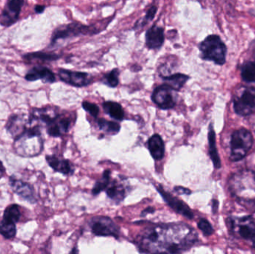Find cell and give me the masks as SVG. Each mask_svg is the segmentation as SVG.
Returning <instances> with one entry per match:
<instances>
[{"label":"cell","mask_w":255,"mask_h":254,"mask_svg":"<svg viewBox=\"0 0 255 254\" xmlns=\"http://www.w3.org/2000/svg\"><path fill=\"white\" fill-rule=\"evenodd\" d=\"M198 240L197 233L188 225H160L145 231L138 249L142 254H181Z\"/></svg>","instance_id":"6da1fadb"},{"label":"cell","mask_w":255,"mask_h":254,"mask_svg":"<svg viewBox=\"0 0 255 254\" xmlns=\"http://www.w3.org/2000/svg\"><path fill=\"white\" fill-rule=\"evenodd\" d=\"M13 151L19 157L34 158L43 152V139L39 125H31L17 138L13 145Z\"/></svg>","instance_id":"7a4b0ae2"},{"label":"cell","mask_w":255,"mask_h":254,"mask_svg":"<svg viewBox=\"0 0 255 254\" xmlns=\"http://www.w3.org/2000/svg\"><path fill=\"white\" fill-rule=\"evenodd\" d=\"M231 192L243 202L255 201V174L250 170L235 173L229 180Z\"/></svg>","instance_id":"3957f363"},{"label":"cell","mask_w":255,"mask_h":254,"mask_svg":"<svg viewBox=\"0 0 255 254\" xmlns=\"http://www.w3.org/2000/svg\"><path fill=\"white\" fill-rule=\"evenodd\" d=\"M199 47L202 59L213 61L218 65H223L226 63L227 48L218 35L208 36Z\"/></svg>","instance_id":"277c9868"},{"label":"cell","mask_w":255,"mask_h":254,"mask_svg":"<svg viewBox=\"0 0 255 254\" xmlns=\"http://www.w3.org/2000/svg\"><path fill=\"white\" fill-rule=\"evenodd\" d=\"M253 145L252 133L246 128H240L234 131L231 138V161H241L247 156Z\"/></svg>","instance_id":"5b68a950"},{"label":"cell","mask_w":255,"mask_h":254,"mask_svg":"<svg viewBox=\"0 0 255 254\" xmlns=\"http://www.w3.org/2000/svg\"><path fill=\"white\" fill-rule=\"evenodd\" d=\"M234 109L238 115L250 116L255 112V88L243 86L235 91Z\"/></svg>","instance_id":"8992f818"},{"label":"cell","mask_w":255,"mask_h":254,"mask_svg":"<svg viewBox=\"0 0 255 254\" xmlns=\"http://www.w3.org/2000/svg\"><path fill=\"white\" fill-rule=\"evenodd\" d=\"M94 30L96 29H94L91 27L82 25L79 22H72L67 25H61L55 28V31L52 33L50 46L54 47L61 40L65 41L73 37H79L82 34L85 35L88 34H95L93 32Z\"/></svg>","instance_id":"52a82bcc"},{"label":"cell","mask_w":255,"mask_h":254,"mask_svg":"<svg viewBox=\"0 0 255 254\" xmlns=\"http://www.w3.org/2000/svg\"><path fill=\"white\" fill-rule=\"evenodd\" d=\"M231 225L232 232L238 238L255 245V220L252 216L232 218Z\"/></svg>","instance_id":"ba28073f"},{"label":"cell","mask_w":255,"mask_h":254,"mask_svg":"<svg viewBox=\"0 0 255 254\" xmlns=\"http://www.w3.org/2000/svg\"><path fill=\"white\" fill-rule=\"evenodd\" d=\"M90 226L93 234L97 237H112L118 239L121 235L119 226L109 217L93 218L90 222Z\"/></svg>","instance_id":"9c48e42d"},{"label":"cell","mask_w":255,"mask_h":254,"mask_svg":"<svg viewBox=\"0 0 255 254\" xmlns=\"http://www.w3.org/2000/svg\"><path fill=\"white\" fill-rule=\"evenodd\" d=\"M175 91L169 86L163 84L159 85L153 90L151 100L153 102L162 110L172 109L176 104Z\"/></svg>","instance_id":"30bf717a"},{"label":"cell","mask_w":255,"mask_h":254,"mask_svg":"<svg viewBox=\"0 0 255 254\" xmlns=\"http://www.w3.org/2000/svg\"><path fill=\"white\" fill-rule=\"evenodd\" d=\"M58 74L63 82L76 87H84L91 85L93 82V76L83 72L60 69Z\"/></svg>","instance_id":"8fae6325"},{"label":"cell","mask_w":255,"mask_h":254,"mask_svg":"<svg viewBox=\"0 0 255 254\" xmlns=\"http://www.w3.org/2000/svg\"><path fill=\"white\" fill-rule=\"evenodd\" d=\"M156 189L160 193V196L163 198V201L168 204L169 207L172 209L175 213L184 216L189 219H193L194 217L191 209L184 201L178 199L176 197L173 196L172 194L169 193L163 189L161 185L156 186Z\"/></svg>","instance_id":"7c38bea8"},{"label":"cell","mask_w":255,"mask_h":254,"mask_svg":"<svg viewBox=\"0 0 255 254\" xmlns=\"http://www.w3.org/2000/svg\"><path fill=\"white\" fill-rule=\"evenodd\" d=\"M24 4L22 0H10L6 2L1 13H0V25L9 27L16 23L20 14Z\"/></svg>","instance_id":"4fadbf2b"},{"label":"cell","mask_w":255,"mask_h":254,"mask_svg":"<svg viewBox=\"0 0 255 254\" xmlns=\"http://www.w3.org/2000/svg\"><path fill=\"white\" fill-rule=\"evenodd\" d=\"M9 185L13 192L16 193L18 196L20 197L24 201L31 204L37 203L35 190L30 183L23 181L20 179L16 178L14 176L12 175L9 177Z\"/></svg>","instance_id":"5bb4252c"},{"label":"cell","mask_w":255,"mask_h":254,"mask_svg":"<svg viewBox=\"0 0 255 254\" xmlns=\"http://www.w3.org/2000/svg\"><path fill=\"white\" fill-rule=\"evenodd\" d=\"M72 119L59 113L50 123L46 125V132L52 137H60L70 131Z\"/></svg>","instance_id":"9a60e30c"},{"label":"cell","mask_w":255,"mask_h":254,"mask_svg":"<svg viewBox=\"0 0 255 254\" xmlns=\"http://www.w3.org/2000/svg\"><path fill=\"white\" fill-rule=\"evenodd\" d=\"M29 125V118L27 119L23 114H12L5 124V129L10 137L17 138L24 131H26L27 125Z\"/></svg>","instance_id":"2e32d148"},{"label":"cell","mask_w":255,"mask_h":254,"mask_svg":"<svg viewBox=\"0 0 255 254\" xmlns=\"http://www.w3.org/2000/svg\"><path fill=\"white\" fill-rule=\"evenodd\" d=\"M164 31L162 27L154 25L145 33V46L148 49H160L164 43Z\"/></svg>","instance_id":"e0dca14e"},{"label":"cell","mask_w":255,"mask_h":254,"mask_svg":"<svg viewBox=\"0 0 255 254\" xmlns=\"http://www.w3.org/2000/svg\"><path fill=\"white\" fill-rule=\"evenodd\" d=\"M25 80L28 82L42 80L45 84H52L56 81L55 76L52 70L43 66H35L27 73L25 76Z\"/></svg>","instance_id":"ac0fdd59"},{"label":"cell","mask_w":255,"mask_h":254,"mask_svg":"<svg viewBox=\"0 0 255 254\" xmlns=\"http://www.w3.org/2000/svg\"><path fill=\"white\" fill-rule=\"evenodd\" d=\"M46 161L48 165L56 172L64 175H71L74 172V169L68 160L62 159L55 155H46Z\"/></svg>","instance_id":"d6986e66"},{"label":"cell","mask_w":255,"mask_h":254,"mask_svg":"<svg viewBox=\"0 0 255 254\" xmlns=\"http://www.w3.org/2000/svg\"><path fill=\"white\" fill-rule=\"evenodd\" d=\"M150 155L154 161H161L164 158L165 145L163 139L159 134H153L147 142Z\"/></svg>","instance_id":"ffe728a7"},{"label":"cell","mask_w":255,"mask_h":254,"mask_svg":"<svg viewBox=\"0 0 255 254\" xmlns=\"http://www.w3.org/2000/svg\"><path fill=\"white\" fill-rule=\"evenodd\" d=\"M161 78L164 82L165 85L169 86L175 92L181 90V88L185 85L187 81L190 79V76L182 74V73L168 75L167 76H163Z\"/></svg>","instance_id":"44dd1931"},{"label":"cell","mask_w":255,"mask_h":254,"mask_svg":"<svg viewBox=\"0 0 255 254\" xmlns=\"http://www.w3.org/2000/svg\"><path fill=\"white\" fill-rule=\"evenodd\" d=\"M103 110L111 118L118 121H123L125 118V112L121 104L116 101H107L103 104Z\"/></svg>","instance_id":"7402d4cb"},{"label":"cell","mask_w":255,"mask_h":254,"mask_svg":"<svg viewBox=\"0 0 255 254\" xmlns=\"http://www.w3.org/2000/svg\"><path fill=\"white\" fill-rule=\"evenodd\" d=\"M208 142H209V155L212 160L213 164L216 169L221 167V161L217 152L216 146V135L212 125H210L209 133H208Z\"/></svg>","instance_id":"603a6c76"},{"label":"cell","mask_w":255,"mask_h":254,"mask_svg":"<svg viewBox=\"0 0 255 254\" xmlns=\"http://www.w3.org/2000/svg\"><path fill=\"white\" fill-rule=\"evenodd\" d=\"M106 194L109 198L115 201L118 204L122 202L127 196L125 188L122 185L118 184L116 182H113L112 184H109L106 189Z\"/></svg>","instance_id":"cb8c5ba5"},{"label":"cell","mask_w":255,"mask_h":254,"mask_svg":"<svg viewBox=\"0 0 255 254\" xmlns=\"http://www.w3.org/2000/svg\"><path fill=\"white\" fill-rule=\"evenodd\" d=\"M59 58V55L56 54L46 53L42 52H31L23 56L24 61L28 64H33L37 61H57Z\"/></svg>","instance_id":"d4e9b609"},{"label":"cell","mask_w":255,"mask_h":254,"mask_svg":"<svg viewBox=\"0 0 255 254\" xmlns=\"http://www.w3.org/2000/svg\"><path fill=\"white\" fill-rule=\"evenodd\" d=\"M20 217L21 213L19 205L13 204L6 207L4 213H3L2 219L13 224H16L19 222Z\"/></svg>","instance_id":"484cf974"},{"label":"cell","mask_w":255,"mask_h":254,"mask_svg":"<svg viewBox=\"0 0 255 254\" xmlns=\"http://www.w3.org/2000/svg\"><path fill=\"white\" fill-rule=\"evenodd\" d=\"M16 224L7 221L2 220L0 222V235L2 236L6 240H12L16 237Z\"/></svg>","instance_id":"4316f807"},{"label":"cell","mask_w":255,"mask_h":254,"mask_svg":"<svg viewBox=\"0 0 255 254\" xmlns=\"http://www.w3.org/2000/svg\"><path fill=\"white\" fill-rule=\"evenodd\" d=\"M99 128L101 131L110 134H116L121 131V127L118 122L108 121L105 119H100L97 121Z\"/></svg>","instance_id":"83f0119b"},{"label":"cell","mask_w":255,"mask_h":254,"mask_svg":"<svg viewBox=\"0 0 255 254\" xmlns=\"http://www.w3.org/2000/svg\"><path fill=\"white\" fill-rule=\"evenodd\" d=\"M111 174H112L111 170L107 169L103 172V178L97 181L95 186H94L92 190L93 195H98L100 192L106 190L108 186L110 184Z\"/></svg>","instance_id":"f1b7e54d"},{"label":"cell","mask_w":255,"mask_h":254,"mask_svg":"<svg viewBox=\"0 0 255 254\" xmlns=\"http://www.w3.org/2000/svg\"><path fill=\"white\" fill-rule=\"evenodd\" d=\"M241 76L245 82L255 83V62L249 61L245 63L241 70Z\"/></svg>","instance_id":"f546056e"},{"label":"cell","mask_w":255,"mask_h":254,"mask_svg":"<svg viewBox=\"0 0 255 254\" xmlns=\"http://www.w3.org/2000/svg\"><path fill=\"white\" fill-rule=\"evenodd\" d=\"M120 70L118 69H114L107 74L105 75L103 78V82L104 85L115 88L119 85Z\"/></svg>","instance_id":"4dcf8cb0"},{"label":"cell","mask_w":255,"mask_h":254,"mask_svg":"<svg viewBox=\"0 0 255 254\" xmlns=\"http://www.w3.org/2000/svg\"><path fill=\"white\" fill-rule=\"evenodd\" d=\"M157 6L152 5L149 7L148 10H147L146 14L142 18L141 20L138 21L135 25L134 28H142L145 26V25L151 22L153 19H154V16H155L156 13H157Z\"/></svg>","instance_id":"1f68e13d"},{"label":"cell","mask_w":255,"mask_h":254,"mask_svg":"<svg viewBox=\"0 0 255 254\" xmlns=\"http://www.w3.org/2000/svg\"><path fill=\"white\" fill-rule=\"evenodd\" d=\"M82 107H83L84 110L89 113L93 117L95 118V119L98 117L99 113H100V107L97 104L89 102L88 101H84L82 102Z\"/></svg>","instance_id":"d6a6232c"},{"label":"cell","mask_w":255,"mask_h":254,"mask_svg":"<svg viewBox=\"0 0 255 254\" xmlns=\"http://www.w3.org/2000/svg\"><path fill=\"white\" fill-rule=\"evenodd\" d=\"M198 228L202 231L205 236H211L214 232L212 225L205 219H201L199 220V223H198Z\"/></svg>","instance_id":"836d02e7"},{"label":"cell","mask_w":255,"mask_h":254,"mask_svg":"<svg viewBox=\"0 0 255 254\" xmlns=\"http://www.w3.org/2000/svg\"><path fill=\"white\" fill-rule=\"evenodd\" d=\"M174 191L179 195H190L191 194V190L187 189V188L183 187V186H175L174 188Z\"/></svg>","instance_id":"e575fe53"},{"label":"cell","mask_w":255,"mask_h":254,"mask_svg":"<svg viewBox=\"0 0 255 254\" xmlns=\"http://www.w3.org/2000/svg\"><path fill=\"white\" fill-rule=\"evenodd\" d=\"M155 212L154 207H148L145 208V210H142V213H141V216L142 217H145L148 214H153Z\"/></svg>","instance_id":"d590c367"},{"label":"cell","mask_w":255,"mask_h":254,"mask_svg":"<svg viewBox=\"0 0 255 254\" xmlns=\"http://www.w3.org/2000/svg\"><path fill=\"white\" fill-rule=\"evenodd\" d=\"M45 9H46V6L45 5H39V4H37V5L34 7V10H35L37 13H43Z\"/></svg>","instance_id":"8d00e7d4"},{"label":"cell","mask_w":255,"mask_h":254,"mask_svg":"<svg viewBox=\"0 0 255 254\" xmlns=\"http://www.w3.org/2000/svg\"><path fill=\"white\" fill-rule=\"evenodd\" d=\"M6 169L4 168V165H3L2 162L0 161V179L2 178L5 174Z\"/></svg>","instance_id":"74e56055"},{"label":"cell","mask_w":255,"mask_h":254,"mask_svg":"<svg viewBox=\"0 0 255 254\" xmlns=\"http://www.w3.org/2000/svg\"><path fill=\"white\" fill-rule=\"evenodd\" d=\"M218 201L214 200L213 201V212L214 213H217V208H218Z\"/></svg>","instance_id":"f35d334b"},{"label":"cell","mask_w":255,"mask_h":254,"mask_svg":"<svg viewBox=\"0 0 255 254\" xmlns=\"http://www.w3.org/2000/svg\"><path fill=\"white\" fill-rule=\"evenodd\" d=\"M69 254H79V249L76 247L73 248V249H72L71 252H70V253Z\"/></svg>","instance_id":"ab89813d"}]
</instances>
